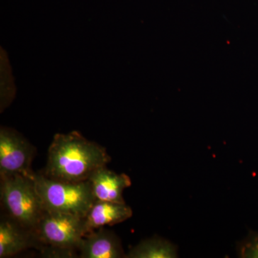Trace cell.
<instances>
[{
  "label": "cell",
  "mask_w": 258,
  "mask_h": 258,
  "mask_svg": "<svg viewBox=\"0 0 258 258\" xmlns=\"http://www.w3.org/2000/svg\"><path fill=\"white\" fill-rule=\"evenodd\" d=\"M111 161L106 149L88 141L79 132L57 134L48 150L43 175L67 182H80L89 179L99 168Z\"/></svg>",
  "instance_id": "1"
},
{
  "label": "cell",
  "mask_w": 258,
  "mask_h": 258,
  "mask_svg": "<svg viewBox=\"0 0 258 258\" xmlns=\"http://www.w3.org/2000/svg\"><path fill=\"white\" fill-rule=\"evenodd\" d=\"M35 185L45 211L62 212L85 217L96 201L89 180L67 182L35 174Z\"/></svg>",
  "instance_id": "2"
},
{
  "label": "cell",
  "mask_w": 258,
  "mask_h": 258,
  "mask_svg": "<svg viewBox=\"0 0 258 258\" xmlns=\"http://www.w3.org/2000/svg\"><path fill=\"white\" fill-rule=\"evenodd\" d=\"M34 177L18 174L1 176L0 187L2 203L8 216L31 231L45 212Z\"/></svg>",
  "instance_id": "3"
},
{
  "label": "cell",
  "mask_w": 258,
  "mask_h": 258,
  "mask_svg": "<svg viewBox=\"0 0 258 258\" xmlns=\"http://www.w3.org/2000/svg\"><path fill=\"white\" fill-rule=\"evenodd\" d=\"M40 244L72 254L86 235L84 217L62 212L45 211L33 231Z\"/></svg>",
  "instance_id": "4"
},
{
  "label": "cell",
  "mask_w": 258,
  "mask_h": 258,
  "mask_svg": "<svg viewBox=\"0 0 258 258\" xmlns=\"http://www.w3.org/2000/svg\"><path fill=\"white\" fill-rule=\"evenodd\" d=\"M34 148L21 134L14 129H0V175L22 174L34 177L35 173L30 165L33 159Z\"/></svg>",
  "instance_id": "5"
},
{
  "label": "cell",
  "mask_w": 258,
  "mask_h": 258,
  "mask_svg": "<svg viewBox=\"0 0 258 258\" xmlns=\"http://www.w3.org/2000/svg\"><path fill=\"white\" fill-rule=\"evenodd\" d=\"M78 249L82 258L125 257L118 236L104 227L86 234Z\"/></svg>",
  "instance_id": "6"
},
{
  "label": "cell",
  "mask_w": 258,
  "mask_h": 258,
  "mask_svg": "<svg viewBox=\"0 0 258 258\" xmlns=\"http://www.w3.org/2000/svg\"><path fill=\"white\" fill-rule=\"evenodd\" d=\"M40 245L32 231L19 225L9 217L0 221V257H9Z\"/></svg>",
  "instance_id": "7"
},
{
  "label": "cell",
  "mask_w": 258,
  "mask_h": 258,
  "mask_svg": "<svg viewBox=\"0 0 258 258\" xmlns=\"http://www.w3.org/2000/svg\"><path fill=\"white\" fill-rule=\"evenodd\" d=\"M96 200L125 203L123 191L132 185L130 177L117 174L106 166L99 168L89 178Z\"/></svg>",
  "instance_id": "8"
},
{
  "label": "cell",
  "mask_w": 258,
  "mask_h": 258,
  "mask_svg": "<svg viewBox=\"0 0 258 258\" xmlns=\"http://www.w3.org/2000/svg\"><path fill=\"white\" fill-rule=\"evenodd\" d=\"M132 210L125 203L96 200L84 217L86 234L107 225H114L132 216Z\"/></svg>",
  "instance_id": "9"
},
{
  "label": "cell",
  "mask_w": 258,
  "mask_h": 258,
  "mask_svg": "<svg viewBox=\"0 0 258 258\" xmlns=\"http://www.w3.org/2000/svg\"><path fill=\"white\" fill-rule=\"evenodd\" d=\"M177 247L169 241L159 237L146 239L129 251L128 258H175Z\"/></svg>",
  "instance_id": "10"
},
{
  "label": "cell",
  "mask_w": 258,
  "mask_h": 258,
  "mask_svg": "<svg viewBox=\"0 0 258 258\" xmlns=\"http://www.w3.org/2000/svg\"><path fill=\"white\" fill-rule=\"evenodd\" d=\"M240 257L258 258V232H251L237 245Z\"/></svg>",
  "instance_id": "11"
}]
</instances>
